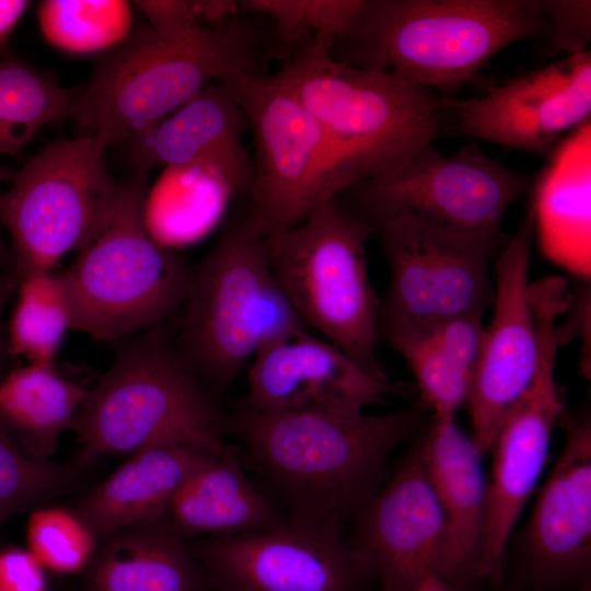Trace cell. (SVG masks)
Here are the masks:
<instances>
[{"instance_id":"cell-1","label":"cell","mask_w":591,"mask_h":591,"mask_svg":"<svg viewBox=\"0 0 591 591\" xmlns=\"http://www.w3.org/2000/svg\"><path fill=\"white\" fill-rule=\"evenodd\" d=\"M431 414L418 401L382 415L339 416L240 406L229 434L287 505L288 515L344 522L385 482L387 460Z\"/></svg>"},{"instance_id":"cell-2","label":"cell","mask_w":591,"mask_h":591,"mask_svg":"<svg viewBox=\"0 0 591 591\" xmlns=\"http://www.w3.org/2000/svg\"><path fill=\"white\" fill-rule=\"evenodd\" d=\"M545 26L542 0H366L334 44L340 61L447 93L512 43L542 37Z\"/></svg>"},{"instance_id":"cell-3","label":"cell","mask_w":591,"mask_h":591,"mask_svg":"<svg viewBox=\"0 0 591 591\" xmlns=\"http://www.w3.org/2000/svg\"><path fill=\"white\" fill-rule=\"evenodd\" d=\"M73 431L79 457L132 454L176 444L221 454L229 415L159 327L131 337L81 403Z\"/></svg>"},{"instance_id":"cell-4","label":"cell","mask_w":591,"mask_h":591,"mask_svg":"<svg viewBox=\"0 0 591 591\" xmlns=\"http://www.w3.org/2000/svg\"><path fill=\"white\" fill-rule=\"evenodd\" d=\"M317 38L276 72V80L318 123L360 182L397 175L431 144L447 96L393 72L336 59Z\"/></svg>"},{"instance_id":"cell-5","label":"cell","mask_w":591,"mask_h":591,"mask_svg":"<svg viewBox=\"0 0 591 591\" xmlns=\"http://www.w3.org/2000/svg\"><path fill=\"white\" fill-rule=\"evenodd\" d=\"M260 40L240 19L178 38L142 26L100 60L72 117L107 147L130 140L207 85L256 72Z\"/></svg>"},{"instance_id":"cell-6","label":"cell","mask_w":591,"mask_h":591,"mask_svg":"<svg viewBox=\"0 0 591 591\" xmlns=\"http://www.w3.org/2000/svg\"><path fill=\"white\" fill-rule=\"evenodd\" d=\"M182 308L176 343L216 394L264 348L306 329L271 270L268 239L244 217L192 267Z\"/></svg>"},{"instance_id":"cell-7","label":"cell","mask_w":591,"mask_h":591,"mask_svg":"<svg viewBox=\"0 0 591 591\" xmlns=\"http://www.w3.org/2000/svg\"><path fill=\"white\" fill-rule=\"evenodd\" d=\"M373 225L334 198L300 224L268 239L279 286L308 327L374 378L390 382L378 357L381 302L368 269Z\"/></svg>"},{"instance_id":"cell-8","label":"cell","mask_w":591,"mask_h":591,"mask_svg":"<svg viewBox=\"0 0 591 591\" xmlns=\"http://www.w3.org/2000/svg\"><path fill=\"white\" fill-rule=\"evenodd\" d=\"M144 173L124 186L102 231L61 275L72 328L101 341L148 332L179 310L192 267L149 233L142 217Z\"/></svg>"},{"instance_id":"cell-9","label":"cell","mask_w":591,"mask_h":591,"mask_svg":"<svg viewBox=\"0 0 591 591\" xmlns=\"http://www.w3.org/2000/svg\"><path fill=\"white\" fill-rule=\"evenodd\" d=\"M223 82L253 131L243 216L269 239L308 219L360 179L318 123L274 77L242 71Z\"/></svg>"},{"instance_id":"cell-10","label":"cell","mask_w":591,"mask_h":591,"mask_svg":"<svg viewBox=\"0 0 591 591\" xmlns=\"http://www.w3.org/2000/svg\"><path fill=\"white\" fill-rule=\"evenodd\" d=\"M96 135L46 144L0 193V222L11 239L13 276L54 267L92 241L123 194Z\"/></svg>"},{"instance_id":"cell-11","label":"cell","mask_w":591,"mask_h":591,"mask_svg":"<svg viewBox=\"0 0 591 591\" xmlns=\"http://www.w3.org/2000/svg\"><path fill=\"white\" fill-rule=\"evenodd\" d=\"M390 273L380 327H418L484 313L494 299L489 266L508 237L468 233L398 217L374 225Z\"/></svg>"},{"instance_id":"cell-12","label":"cell","mask_w":591,"mask_h":591,"mask_svg":"<svg viewBox=\"0 0 591 591\" xmlns=\"http://www.w3.org/2000/svg\"><path fill=\"white\" fill-rule=\"evenodd\" d=\"M343 523L287 515L265 530L189 543L211 591H366L373 577Z\"/></svg>"},{"instance_id":"cell-13","label":"cell","mask_w":591,"mask_h":591,"mask_svg":"<svg viewBox=\"0 0 591 591\" xmlns=\"http://www.w3.org/2000/svg\"><path fill=\"white\" fill-rule=\"evenodd\" d=\"M563 313L554 301L533 306L540 343L536 374L503 418L489 452L491 472L479 543L477 577L502 576L508 542L545 467L554 426L564 414L555 380V360L561 346L556 321Z\"/></svg>"},{"instance_id":"cell-14","label":"cell","mask_w":591,"mask_h":591,"mask_svg":"<svg viewBox=\"0 0 591 591\" xmlns=\"http://www.w3.org/2000/svg\"><path fill=\"white\" fill-rule=\"evenodd\" d=\"M531 182L478 149L452 155L425 147L397 175L364 181L355 192L362 215L375 224L398 217L468 233L501 231L508 208Z\"/></svg>"},{"instance_id":"cell-15","label":"cell","mask_w":591,"mask_h":591,"mask_svg":"<svg viewBox=\"0 0 591 591\" xmlns=\"http://www.w3.org/2000/svg\"><path fill=\"white\" fill-rule=\"evenodd\" d=\"M560 419L565 441L521 534L512 591H591V422Z\"/></svg>"},{"instance_id":"cell-16","label":"cell","mask_w":591,"mask_h":591,"mask_svg":"<svg viewBox=\"0 0 591 591\" xmlns=\"http://www.w3.org/2000/svg\"><path fill=\"white\" fill-rule=\"evenodd\" d=\"M533 216L530 208L495 263L494 315L485 336L466 401L472 434L484 457L500 425L531 385L540 343L529 297Z\"/></svg>"},{"instance_id":"cell-17","label":"cell","mask_w":591,"mask_h":591,"mask_svg":"<svg viewBox=\"0 0 591 591\" xmlns=\"http://www.w3.org/2000/svg\"><path fill=\"white\" fill-rule=\"evenodd\" d=\"M418 434L393 476L354 515L348 541L380 591H409L430 573L441 577L445 560L447 521Z\"/></svg>"},{"instance_id":"cell-18","label":"cell","mask_w":591,"mask_h":591,"mask_svg":"<svg viewBox=\"0 0 591 591\" xmlns=\"http://www.w3.org/2000/svg\"><path fill=\"white\" fill-rule=\"evenodd\" d=\"M447 111L466 135L548 157L563 134L590 120L591 51L514 78L482 97H447Z\"/></svg>"},{"instance_id":"cell-19","label":"cell","mask_w":591,"mask_h":591,"mask_svg":"<svg viewBox=\"0 0 591 591\" xmlns=\"http://www.w3.org/2000/svg\"><path fill=\"white\" fill-rule=\"evenodd\" d=\"M246 373L241 406L260 410L356 416L396 393L390 382L306 329L264 348Z\"/></svg>"},{"instance_id":"cell-20","label":"cell","mask_w":591,"mask_h":591,"mask_svg":"<svg viewBox=\"0 0 591 591\" xmlns=\"http://www.w3.org/2000/svg\"><path fill=\"white\" fill-rule=\"evenodd\" d=\"M245 115L223 81L215 82L129 140L128 160L138 171L197 166L232 194L247 195L253 164L243 135Z\"/></svg>"},{"instance_id":"cell-21","label":"cell","mask_w":591,"mask_h":591,"mask_svg":"<svg viewBox=\"0 0 591 591\" xmlns=\"http://www.w3.org/2000/svg\"><path fill=\"white\" fill-rule=\"evenodd\" d=\"M543 255L573 277L591 276V120L561 138L532 188Z\"/></svg>"},{"instance_id":"cell-22","label":"cell","mask_w":591,"mask_h":591,"mask_svg":"<svg viewBox=\"0 0 591 591\" xmlns=\"http://www.w3.org/2000/svg\"><path fill=\"white\" fill-rule=\"evenodd\" d=\"M418 437L448 526L441 578L455 586L477 577L486 500L483 456L455 417L430 415L427 428Z\"/></svg>"},{"instance_id":"cell-23","label":"cell","mask_w":591,"mask_h":591,"mask_svg":"<svg viewBox=\"0 0 591 591\" xmlns=\"http://www.w3.org/2000/svg\"><path fill=\"white\" fill-rule=\"evenodd\" d=\"M239 451L207 455L159 520L185 540L229 537L265 530L285 515L246 475Z\"/></svg>"},{"instance_id":"cell-24","label":"cell","mask_w":591,"mask_h":591,"mask_svg":"<svg viewBox=\"0 0 591 591\" xmlns=\"http://www.w3.org/2000/svg\"><path fill=\"white\" fill-rule=\"evenodd\" d=\"M207 455L176 444L136 451L84 493L73 509L100 541L114 532L159 521L177 489Z\"/></svg>"},{"instance_id":"cell-25","label":"cell","mask_w":591,"mask_h":591,"mask_svg":"<svg viewBox=\"0 0 591 591\" xmlns=\"http://www.w3.org/2000/svg\"><path fill=\"white\" fill-rule=\"evenodd\" d=\"M83 591H211L188 540L161 521L100 541Z\"/></svg>"},{"instance_id":"cell-26","label":"cell","mask_w":591,"mask_h":591,"mask_svg":"<svg viewBox=\"0 0 591 591\" xmlns=\"http://www.w3.org/2000/svg\"><path fill=\"white\" fill-rule=\"evenodd\" d=\"M86 393L54 364L11 368L0 380V420L26 453L51 460Z\"/></svg>"},{"instance_id":"cell-27","label":"cell","mask_w":591,"mask_h":591,"mask_svg":"<svg viewBox=\"0 0 591 591\" xmlns=\"http://www.w3.org/2000/svg\"><path fill=\"white\" fill-rule=\"evenodd\" d=\"M147 190L142 217L149 233L176 252L200 239L216 222L231 190L213 174L197 166L167 167Z\"/></svg>"},{"instance_id":"cell-28","label":"cell","mask_w":591,"mask_h":591,"mask_svg":"<svg viewBox=\"0 0 591 591\" xmlns=\"http://www.w3.org/2000/svg\"><path fill=\"white\" fill-rule=\"evenodd\" d=\"M79 92L11 54L0 59V154H19L42 128L72 116Z\"/></svg>"},{"instance_id":"cell-29","label":"cell","mask_w":591,"mask_h":591,"mask_svg":"<svg viewBox=\"0 0 591 591\" xmlns=\"http://www.w3.org/2000/svg\"><path fill=\"white\" fill-rule=\"evenodd\" d=\"M16 302L7 339L12 358L27 363L54 364L63 338L72 328V314L61 275L43 271L18 281Z\"/></svg>"},{"instance_id":"cell-30","label":"cell","mask_w":591,"mask_h":591,"mask_svg":"<svg viewBox=\"0 0 591 591\" xmlns=\"http://www.w3.org/2000/svg\"><path fill=\"white\" fill-rule=\"evenodd\" d=\"M86 463L79 456L70 464L32 456L0 420V529L12 517L79 489Z\"/></svg>"},{"instance_id":"cell-31","label":"cell","mask_w":591,"mask_h":591,"mask_svg":"<svg viewBox=\"0 0 591 591\" xmlns=\"http://www.w3.org/2000/svg\"><path fill=\"white\" fill-rule=\"evenodd\" d=\"M45 38L73 54L113 48L129 35L131 11L120 0H46L38 7Z\"/></svg>"},{"instance_id":"cell-32","label":"cell","mask_w":591,"mask_h":591,"mask_svg":"<svg viewBox=\"0 0 591 591\" xmlns=\"http://www.w3.org/2000/svg\"><path fill=\"white\" fill-rule=\"evenodd\" d=\"M380 335L406 361L422 401L439 417H455L466 403L472 376L461 369L422 329L384 326Z\"/></svg>"},{"instance_id":"cell-33","label":"cell","mask_w":591,"mask_h":591,"mask_svg":"<svg viewBox=\"0 0 591 591\" xmlns=\"http://www.w3.org/2000/svg\"><path fill=\"white\" fill-rule=\"evenodd\" d=\"M26 544L45 570L73 575L86 570L100 538L73 508L45 505L30 512Z\"/></svg>"},{"instance_id":"cell-34","label":"cell","mask_w":591,"mask_h":591,"mask_svg":"<svg viewBox=\"0 0 591 591\" xmlns=\"http://www.w3.org/2000/svg\"><path fill=\"white\" fill-rule=\"evenodd\" d=\"M366 0H245L240 5L248 12L269 16L286 45L309 44L316 38L333 43L345 37ZM334 45V44H333Z\"/></svg>"},{"instance_id":"cell-35","label":"cell","mask_w":591,"mask_h":591,"mask_svg":"<svg viewBox=\"0 0 591 591\" xmlns=\"http://www.w3.org/2000/svg\"><path fill=\"white\" fill-rule=\"evenodd\" d=\"M546 26L542 35L546 57L588 51L591 40L590 0H542Z\"/></svg>"},{"instance_id":"cell-36","label":"cell","mask_w":591,"mask_h":591,"mask_svg":"<svg viewBox=\"0 0 591 591\" xmlns=\"http://www.w3.org/2000/svg\"><path fill=\"white\" fill-rule=\"evenodd\" d=\"M483 316L482 312L463 314L412 328L422 329L473 379L485 336Z\"/></svg>"},{"instance_id":"cell-37","label":"cell","mask_w":591,"mask_h":591,"mask_svg":"<svg viewBox=\"0 0 591 591\" xmlns=\"http://www.w3.org/2000/svg\"><path fill=\"white\" fill-rule=\"evenodd\" d=\"M152 30L163 37L192 35L205 26L204 1H136Z\"/></svg>"},{"instance_id":"cell-38","label":"cell","mask_w":591,"mask_h":591,"mask_svg":"<svg viewBox=\"0 0 591 591\" xmlns=\"http://www.w3.org/2000/svg\"><path fill=\"white\" fill-rule=\"evenodd\" d=\"M0 591H49L46 570L27 549H0Z\"/></svg>"},{"instance_id":"cell-39","label":"cell","mask_w":591,"mask_h":591,"mask_svg":"<svg viewBox=\"0 0 591 591\" xmlns=\"http://www.w3.org/2000/svg\"><path fill=\"white\" fill-rule=\"evenodd\" d=\"M18 281L13 274L0 271V380L11 369L12 357L9 352L4 311L13 294L16 293Z\"/></svg>"},{"instance_id":"cell-40","label":"cell","mask_w":591,"mask_h":591,"mask_svg":"<svg viewBox=\"0 0 591 591\" xmlns=\"http://www.w3.org/2000/svg\"><path fill=\"white\" fill-rule=\"evenodd\" d=\"M27 5L28 1L0 0V50H4L10 35Z\"/></svg>"},{"instance_id":"cell-41","label":"cell","mask_w":591,"mask_h":591,"mask_svg":"<svg viewBox=\"0 0 591 591\" xmlns=\"http://www.w3.org/2000/svg\"><path fill=\"white\" fill-rule=\"evenodd\" d=\"M15 172L0 165V187L7 181H12ZM0 271L13 274V258L11 248L4 243L0 233Z\"/></svg>"},{"instance_id":"cell-42","label":"cell","mask_w":591,"mask_h":591,"mask_svg":"<svg viewBox=\"0 0 591 591\" xmlns=\"http://www.w3.org/2000/svg\"><path fill=\"white\" fill-rule=\"evenodd\" d=\"M409 591H457L455 586L451 584L438 575L430 573L422 578Z\"/></svg>"}]
</instances>
